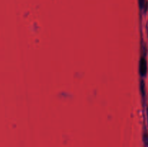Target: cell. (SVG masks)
<instances>
[{
	"label": "cell",
	"mask_w": 148,
	"mask_h": 147,
	"mask_svg": "<svg viewBox=\"0 0 148 147\" xmlns=\"http://www.w3.org/2000/svg\"><path fill=\"white\" fill-rule=\"evenodd\" d=\"M140 72L143 76H145L147 72V65H146V61L143 59L141 61V65H140Z\"/></svg>",
	"instance_id": "1"
},
{
	"label": "cell",
	"mask_w": 148,
	"mask_h": 147,
	"mask_svg": "<svg viewBox=\"0 0 148 147\" xmlns=\"http://www.w3.org/2000/svg\"><path fill=\"white\" fill-rule=\"evenodd\" d=\"M144 2L145 0H140V6L141 8H143V6H144Z\"/></svg>",
	"instance_id": "2"
}]
</instances>
